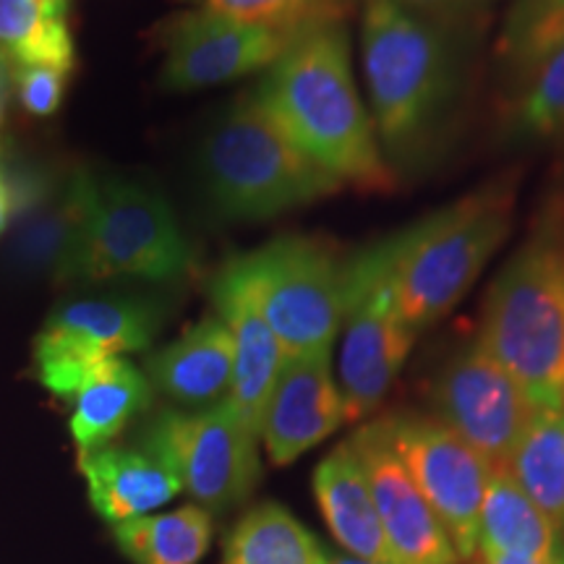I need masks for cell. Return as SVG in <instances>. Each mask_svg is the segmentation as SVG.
<instances>
[{
	"instance_id": "1",
	"label": "cell",
	"mask_w": 564,
	"mask_h": 564,
	"mask_svg": "<svg viewBox=\"0 0 564 564\" xmlns=\"http://www.w3.org/2000/svg\"><path fill=\"white\" fill-rule=\"evenodd\" d=\"M253 97L306 158L340 183L366 192L392 186L373 121L352 82L345 24L295 34Z\"/></svg>"
},
{
	"instance_id": "2",
	"label": "cell",
	"mask_w": 564,
	"mask_h": 564,
	"mask_svg": "<svg viewBox=\"0 0 564 564\" xmlns=\"http://www.w3.org/2000/svg\"><path fill=\"white\" fill-rule=\"evenodd\" d=\"M361 58L382 154L392 165H419L460 95L457 26L423 19L392 0H366Z\"/></svg>"
},
{
	"instance_id": "3",
	"label": "cell",
	"mask_w": 564,
	"mask_h": 564,
	"mask_svg": "<svg viewBox=\"0 0 564 564\" xmlns=\"http://www.w3.org/2000/svg\"><path fill=\"white\" fill-rule=\"evenodd\" d=\"M478 343L535 411L564 408V212H546L494 278Z\"/></svg>"
},
{
	"instance_id": "4",
	"label": "cell",
	"mask_w": 564,
	"mask_h": 564,
	"mask_svg": "<svg viewBox=\"0 0 564 564\" xmlns=\"http://www.w3.org/2000/svg\"><path fill=\"white\" fill-rule=\"evenodd\" d=\"M196 165L212 212L230 223L270 220L343 186L278 129L253 95L212 123Z\"/></svg>"
},
{
	"instance_id": "5",
	"label": "cell",
	"mask_w": 564,
	"mask_h": 564,
	"mask_svg": "<svg viewBox=\"0 0 564 564\" xmlns=\"http://www.w3.org/2000/svg\"><path fill=\"white\" fill-rule=\"evenodd\" d=\"M512 209V188L494 183L394 232V288L415 335L453 312L476 285L510 236Z\"/></svg>"
},
{
	"instance_id": "6",
	"label": "cell",
	"mask_w": 564,
	"mask_h": 564,
	"mask_svg": "<svg viewBox=\"0 0 564 564\" xmlns=\"http://www.w3.org/2000/svg\"><path fill=\"white\" fill-rule=\"evenodd\" d=\"M223 272L249 295L288 358L333 350L345 314V262L333 246L280 236L230 259Z\"/></svg>"
},
{
	"instance_id": "7",
	"label": "cell",
	"mask_w": 564,
	"mask_h": 564,
	"mask_svg": "<svg viewBox=\"0 0 564 564\" xmlns=\"http://www.w3.org/2000/svg\"><path fill=\"white\" fill-rule=\"evenodd\" d=\"M340 392L348 421L377 411L403 371L415 333L394 288L392 236L345 262Z\"/></svg>"
},
{
	"instance_id": "8",
	"label": "cell",
	"mask_w": 564,
	"mask_h": 564,
	"mask_svg": "<svg viewBox=\"0 0 564 564\" xmlns=\"http://www.w3.org/2000/svg\"><path fill=\"white\" fill-rule=\"evenodd\" d=\"M192 249L160 194L121 178H89L79 280L165 282L188 272Z\"/></svg>"
},
{
	"instance_id": "9",
	"label": "cell",
	"mask_w": 564,
	"mask_h": 564,
	"mask_svg": "<svg viewBox=\"0 0 564 564\" xmlns=\"http://www.w3.org/2000/svg\"><path fill=\"white\" fill-rule=\"evenodd\" d=\"M257 444L259 436L225 398L196 413H162L147 429L144 449L171 465L196 502L220 512L257 486Z\"/></svg>"
},
{
	"instance_id": "10",
	"label": "cell",
	"mask_w": 564,
	"mask_h": 564,
	"mask_svg": "<svg viewBox=\"0 0 564 564\" xmlns=\"http://www.w3.org/2000/svg\"><path fill=\"white\" fill-rule=\"evenodd\" d=\"M158 301L141 295H97L55 308L34 343L40 382L58 398L74 400L97 366L121 352L141 350L160 327Z\"/></svg>"
},
{
	"instance_id": "11",
	"label": "cell",
	"mask_w": 564,
	"mask_h": 564,
	"mask_svg": "<svg viewBox=\"0 0 564 564\" xmlns=\"http://www.w3.org/2000/svg\"><path fill=\"white\" fill-rule=\"evenodd\" d=\"M394 453L432 505L460 560L478 554V518L489 486L491 465L432 415H387Z\"/></svg>"
},
{
	"instance_id": "12",
	"label": "cell",
	"mask_w": 564,
	"mask_h": 564,
	"mask_svg": "<svg viewBox=\"0 0 564 564\" xmlns=\"http://www.w3.org/2000/svg\"><path fill=\"white\" fill-rule=\"evenodd\" d=\"M432 398L436 419L468 442L491 468L510 465L535 415L523 387L478 340L444 364Z\"/></svg>"
},
{
	"instance_id": "13",
	"label": "cell",
	"mask_w": 564,
	"mask_h": 564,
	"mask_svg": "<svg viewBox=\"0 0 564 564\" xmlns=\"http://www.w3.org/2000/svg\"><path fill=\"white\" fill-rule=\"evenodd\" d=\"M89 178L87 171L63 178L45 171H19L6 178L17 217L9 257L19 274L58 282L79 280Z\"/></svg>"
},
{
	"instance_id": "14",
	"label": "cell",
	"mask_w": 564,
	"mask_h": 564,
	"mask_svg": "<svg viewBox=\"0 0 564 564\" xmlns=\"http://www.w3.org/2000/svg\"><path fill=\"white\" fill-rule=\"evenodd\" d=\"M293 37L204 9L175 13L160 26L162 84L188 91L236 82L270 68Z\"/></svg>"
},
{
	"instance_id": "15",
	"label": "cell",
	"mask_w": 564,
	"mask_h": 564,
	"mask_svg": "<svg viewBox=\"0 0 564 564\" xmlns=\"http://www.w3.org/2000/svg\"><path fill=\"white\" fill-rule=\"evenodd\" d=\"M384 533L400 564H455L453 541L426 502L405 463L394 453L384 419H377L350 436Z\"/></svg>"
},
{
	"instance_id": "16",
	"label": "cell",
	"mask_w": 564,
	"mask_h": 564,
	"mask_svg": "<svg viewBox=\"0 0 564 564\" xmlns=\"http://www.w3.org/2000/svg\"><path fill=\"white\" fill-rule=\"evenodd\" d=\"M345 421L343 392L333 379V350L288 358L262 423V440L272 463L299 460Z\"/></svg>"
},
{
	"instance_id": "17",
	"label": "cell",
	"mask_w": 564,
	"mask_h": 564,
	"mask_svg": "<svg viewBox=\"0 0 564 564\" xmlns=\"http://www.w3.org/2000/svg\"><path fill=\"white\" fill-rule=\"evenodd\" d=\"M212 301L217 306V316L228 324L232 335V384L228 400L246 426L262 440L267 403L288 356L249 295L223 270L212 282Z\"/></svg>"
},
{
	"instance_id": "18",
	"label": "cell",
	"mask_w": 564,
	"mask_h": 564,
	"mask_svg": "<svg viewBox=\"0 0 564 564\" xmlns=\"http://www.w3.org/2000/svg\"><path fill=\"white\" fill-rule=\"evenodd\" d=\"M314 491L329 531L350 556L371 564H400L350 442L337 444L316 465Z\"/></svg>"
},
{
	"instance_id": "19",
	"label": "cell",
	"mask_w": 564,
	"mask_h": 564,
	"mask_svg": "<svg viewBox=\"0 0 564 564\" xmlns=\"http://www.w3.org/2000/svg\"><path fill=\"white\" fill-rule=\"evenodd\" d=\"M79 468L87 478L95 510L116 525L171 502L183 489L171 465L150 449H91L82 453Z\"/></svg>"
},
{
	"instance_id": "20",
	"label": "cell",
	"mask_w": 564,
	"mask_h": 564,
	"mask_svg": "<svg viewBox=\"0 0 564 564\" xmlns=\"http://www.w3.org/2000/svg\"><path fill=\"white\" fill-rule=\"evenodd\" d=\"M160 392L186 405L220 403L232 384V335L220 316H204L147 364Z\"/></svg>"
},
{
	"instance_id": "21",
	"label": "cell",
	"mask_w": 564,
	"mask_h": 564,
	"mask_svg": "<svg viewBox=\"0 0 564 564\" xmlns=\"http://www.w3.org/2000/svg\"><path fill=\"white\" fill-rule=\"evenodd\" d=\"M556 535L552 520L539 510L507 465L491 468L478 518V552L523 556L535 564H554Z\"/></svg>"
},
{
	"instance_id": "22",
	"label": "cell",
	"mask_w": 564,
	"mask_h": 564,
	"mask_svg": "<svg viewBox=\"0 0 564 564\" xmlns=\"http://www.w3.org/2000/svg\"><path fill=\"white\" fill-rule=\"evenodd\" d=\"M150 382L133 364L110 358L97 366L74 394L70 434L79 453L108 447L112 436L123 432L126 423L150 405Z\"/></svg>"
},
{
	"instance_id": "23",
	"label": "cell",
	"mask_w": 564,
	"mask_h": 564,
	"mask_svg": "<svg viewBox=\"0 0 564 564\" xmlns=\"http://www.w3.org/2000/svg\"><path fill=\"white\" fill-rule=\"evenodd\" d=\"M0 55L13 68H74L66 3L61 0H0Z\"/></svg>"
},
{
	"instance_id": "24",
	"label": "cell",
	"mask_w": 564,
	"mask_h": 564,
	"mask_svg": "<svg viewBox=\"0 0 564 564\" xmlns=\"http://www.w3.org/2000/svg\"><path fill=\"white\" fill-rule=\"evenodd\" d=\"M507 468L552 520L556 535L564 533V408L535 411Z\"/></svg>"
},
{
	"instance_id": "25",
	"label": "cell",
	"mask_w": 564,
	"mask_h": 564,
	"mask_svg": "<svg viewBox=\"0 0 564 564\" xmlns=\"http://www.w3.org/2000/svg\"><path fill=\"white\" fill-rule=\"evenodd\" d=\"M118 546L137 564H199L212 539V518L202 507L171 514L123 520L116 525Z\"/></svg>"
},
{
	"instance_id": "26",
	"label": "cell",
	"mask_w": 564,
	"mask_h": 564,
	"mask_svg": "<svg viewBox=\"0 0 564 564\" xmlns=\"http://www.w3.org/2000/svg\"><path fill=\"white\" fill-rule=\"evenodd\" d=\"M223 564H329L314 535L280 505H259L232 528Z\"/></svg>"
},
{
	"instance_id": "27",
	"label": "cell",
	"mask_w": 564,
	"mask_h": 564,
	"mask_svg": "<svg viewBox=\"0 0 564 564\" xmlns=\"http://www.w3.org/2000/svg\"><path fill=\"white\" fill-rule=\"evenodd\" d=\"M183 3L285 34H299L324 24H343L350 9V0H183Z\"/></svg>"
},
{
	"instance_id": "28",
	"label": "cell",
	"mask_w": 564,
	"mask_h": 564,
	"mask_svg": "<svg viewBox=\"0 0 564 564\" xmlns=\"http://www.w3.org/2000/svg\"><path fill=\"white\" fill-rule=\"evenodd\" d=\"M520 76L523 91L514 105L520 131L541 139L564 133V40Z\"/></svg>"
},
{
	"instance_id": "29",
	"label": "cell",
	"mask_w": 564,
	"mask_h": 564,
	"mask_svg": "<svg viewBox=\"0 0 564 564\" xmlns=\"http://www.w3.org/2000/svg\"><path fill=\"white\" fill-rule=\"evenodd\" d=\"M564 40V0H520L505 30L502 53L523 74Z\"/></svg>"
},
{
	"instance_id": "30",
	"label": "cell",
	"mask_w": 564,
	"mask_h": 564,
	"mask_svg": "<svg viewBox=\"0 0 564 564\" xmlns=\"http://www.w3.org/2000/svg\"><path fill=\"white\" fill-rule=\"evenodd\" d=\"M13 76H17L19 100L26 112L37 118H47L61 108L68 74L45 66H21L13 68Z\"/></svg>"
},
{
	"instance_id": "31",
	"label": "cell",
	"mask_w": 564,
	"mask_h": 564,
	"mask_svg": "<svg viewBox=\"0 0 564 564\" xmlns=\"http://www.w3.org/2000/svg\"><path fill=\"white\" fill-rule=\"evenodd\" d=\"M392 3L403 6V9L419 13L423 19L460 26V21L481 11L489 0H392Z\"/></svg>"
},
{
	"instance_id": "32",
	"label": "cell",
	"mask_w": 564,
	"mask_h": 564,
	"mask_svg": "<svg viewBox=\"0 0 564 564\" xmlns=\"http://www.w3.org/2000/svg\"><path fill=\"white\" fill-rule=\"evenodd\" d=\"M11 217H13V196H11L9 183H6L3 175H0V238H3L6 228H9Z\"/></svg>"
},
{
	"instance_id": "33",
	"label": "cell",
	"mask_w": 564,
	"mask_h": 564,
	"mask_svg": "<svg viewBox=\"0 0 564 564\" xmlns=\"http://www.w3.org/2000/svg\"><path fill=\"white\" fill-rule=\"evenodd\" d=\"M484 564H535L523 556H510V554H481Z\"/></svg>"
},
{
	"instance_id": "34",
	"label": "cell",
	"mask_w": 564,
	"mask_h": 564,
	"mask_svg": "<svg viewBox=\"0 0 564 564\" xmlns=\"http://www.w3.org/2000/svg\"><path fill=\"white\" fill-rule=\"evenodd\" d=\"M6 91H9V63H6L3 55H0V116H3Z\"/></svg>"
},
{
	"instance_id": "35",
	"label": "cell",
	"mask_w": 564,
	"mask_h": 564,
	"mask_svg": "<svg viewBox=\"0 0 564 564\" xmlns=\"http://www.w3.org/2000/svg\"><path fill=\"white\" fill-rule=\"evenodd\" d=\"M329 564H371V562L358 560V556H335V560H329Z\"/></svg>"
},
{
	"instance_id": "36",
	"label": "cell",
	"mask_w": 564,
	"mask_h": 564,
	"mask_svg": "<svg viewBox=\"0 0 564 564\" xmlns=\"http://www.w3.org/2000/svg\"><path fill=\"white\" fill-rule=\"evenodd\" d=\"M554 564H564V544H556V554H554Z\"/></svg>"
},
{
	"instance_id": "37",
	"label": "cell",
	"mask_w": 564,
	"mask_h": 564,
	"mask_svg": "<svg viewBox=\"0 0 564 564\" xmlns=\"http://www.w3.org/2000/svg\"><path fill=\"white\" fill-rule=\"evenodd\" d=\"M61 3H66V0H61Z\"/></svg>"
}]
</instances>
